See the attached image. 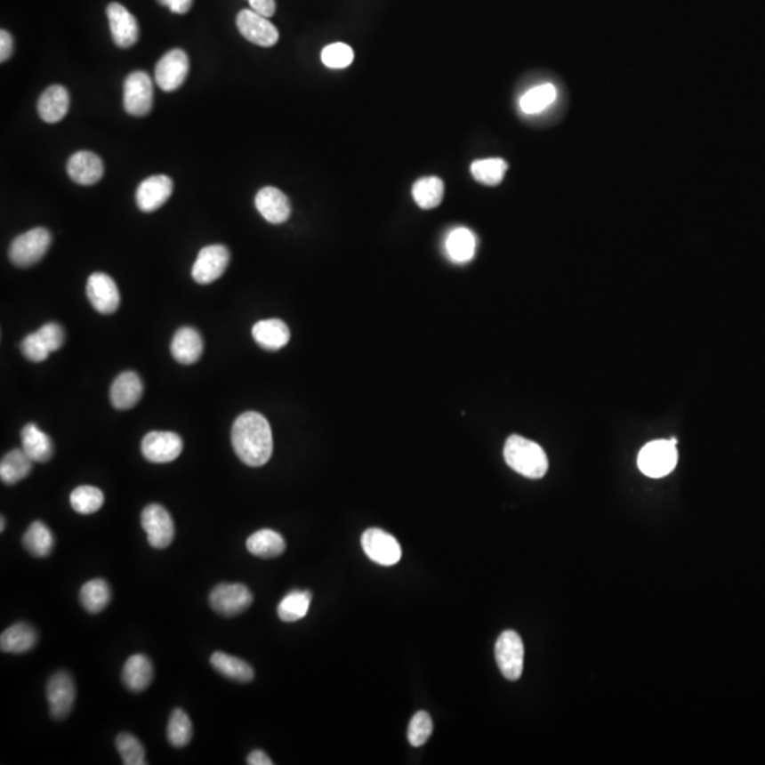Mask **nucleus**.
<instances>
[{
	"label": "nucleus",
	"instance_id": "f257e3e1",
	"mask_svg": "<svg viewBox=\"0 0 765 765\" xmlns=\"http://www.w3.org/2000/svg\"><path fill=\"white\" fill-rule=\"evenodd\" d=\"M231 444L241 463L248 466L265 465L274 449L271 427L267 418L254 411L237 417L231 428Z\"/></svg>",
	"mask_w": 765,
	"mask_h": 765
},
{
	"label": "nucleus",
	"instance_id": "f03ea898",
	"mask_svg": "<svg viewBox=\"0 0 765 765\" xmlns=\"http://www.w3.org/2000/svg\"><path fill=\"white\" fill-rule=\"evenodd\" d=\"M503 456L511 470L530 479H540L549 470V459L542 447L520 435L506 439Z\"/></svg>",
	"mask_w": 765,
	"mask_h": 765
},
{
	"label": "nucleus",
	"instance_id": "7ed1b4c3",
	"mask_svg": "<svg viewBox=\"0 0 765 765\" xmlns=\"http://www.w3.org/2000/svg\"><path fill=\"white\" fill-rule=\"evenodd\" d=\"M676 439H657L640 449L638 466L649 478H664L675 470L678 463Z\"/></svg>",
	"mask_w": 765,
	"mask_h": 765
},
{
	"label": "nucleus",
	"instance_id": "20e7f679",
	"mask_svg": "<svg viewBox=\"0 0 765 765\" xmlns=\"http://www.w3.org/2000/svg\"><path fill=\"white\" fill-rule=\"evenodd\" d=\"M52 233L43 227L28 230L14 238L9 248V258L16 267H32L44 257L52 246Z\"/></svg>",
	"mask_w": 765,
	"mask_h": 765
},
{
	"label": "nucleus",
	"instance_id": "39448f33",
	"mask_svg": "<svg viewBox=\"0 0 765 765\" xmlns=\"http://www.w3.org/2000/svg\"><path fill=\"white\" fill-rule=\"evenodd\" d=\"M495 656L502 675L508 680L513 682L522 676L525 647L518 632L504 631L501 633L495 645Z\"/></svg>",
	"mask_w": 765,
	"mask_h": 765
},
{
	"label": "nucleus",
	"instance_id": "423d86ee",
	"mask_svg": "<svg viewBox=\"0 0 765 765\" xmlns=\"http://www.w3.org/2000/svg\"><path fill=\"white\" fill-rule=\"evenodd\" d=\"M153 105V81L145 71H133L124 83V107L133 117H145Z\"/></svg>",
	"mask_w": 765,
	"mask_h": 765
},
{
	"label": "nucleus",
	"instance_id": "0eeeda50",
	"mask_svg": "<svg viewBox=\"0 0 765 765\" xmlns=\"http://www.w3.org/2000/svg\"><path fill=\"white\" fill-rule=\"evenodd\" d=\"M141 523L153 549L171 546L174 539V523L171 513L164 506L157 503L147 506L141 515Z\"/></svg>",
	"mask_w": 765,
	"mask_h": 765
},
{
	"label": "nucleus",
	"instance_id": "6e6552de",
	"mask_svg": "<svg viewBox=\"0 0 765 765\" xmlns=\"http://www.w3.org/2000/svg\"><path fill=\"white\" fill-rule=\"evenodd\" d=\"M230 262V251L221 244L202 248L191 268V277L197 284L207 286L224 274Z\"/></svg>",
	"mask_w": 765,
	"mask_h": 765
},
{
	"label": "nucleus",
	"instance_id": "1a4fd4ad",
	"mask_svg": "<svg viewBox=\"0 0 765 765\" xmlns=\"http://www.w3.org/2000/svg\"><path fill=\"white\" fill-rule=\"evenodd\" d=\"M366 556L380 566H394L401 560V546L394 536L382 529H367L362 536Z\"/></svg>",
	"mask_w": 765,
	"mask_h": 765
},
{
	"label": "nucleus",
	"instance_id": "9d476101",
	"mask_svg": "<svg viewBox=\"0 0 765 765\" xmlns=\"http://www.w3.org/2000/svg\"><path fill=\"white\" fill-rule=\"evenodd\" d=\"M190 63L186 52L173 49L167 52L155 67V81L164 91H174L181 88V84L188 78Z\"/></svg>",
	"mask_w": 765,
	"mask_h": 765
},
{
	"label": "nucleus",
	"instance_id": "9b49d317",
	"mask_svg": "<svg viewBox=\"0 0 765 765\" xmlns=\"http://www.w3.org/2000/svg\"><path fill=\"white\" fill-rule=\"evenodd\" d=\"M236 23L238 32L244 38H247L248 42L262 47H271L278 42V28H275L268 18L253 9H244L237 14Z\"/></svg>",
	"mask_w": 765,
	"mask_h": 765
},
{
	"label": "nucleus",
	"instance_id": "f8f14e48",
	"mask_svg": "<svg viewBox=\"0 0 765 765\" xmlns=\"http://www.w3.org/2000/svg\"><path fill=\"white\" fill-rule=\"evenodd\" d=\"M253 594L243 584H219L210 594V606L223 616H238L253 604Z\"/></svg>",
	"mask_w": 765,
	"mask_h": 765
},
{
	"label": "nucleus",
	"instance_id": "ddd939ff",
	"mask_svg": "<svg viewBox=\"0 0 765 765\" xmlns=\"http://www.w3.org/2000/svg\"><path fill=\"white\" fill-rule=\"evenodd\" d=\"M145 458L153 463H172L183 451V441L171 431H152L145 435L141 444Z\"/></svg>",
	"mask_w": 765,
	"mask_h": 765
},
{
	"label": "nucleus",
	"instance_id": "4468645a",
	"mask_svg": "<svg viewBox=\"0 0 765 765\" xmlns=\"http://www.w3.org/2000/svg\"><path fill=\"white\" fill-rule=\"evenodd\" d=\"M47 700L50 714L57 721H63L73 709L76 702V685L67 672H57L47 683Z\"/></svg>",
	"mask_w": 765,
	"mask_h": 765
},
{
	"label": "nucleus",
	"instance_id": "2eb2a0df",
	"mask_svg": "<svg viewBox=\"0 0 765 765\" xmlns=\"http://www.w3.org/2000/svg\"><path fill=\"white\" fill-rule=\"evenodd\" d=\"M87 296L94 310L102 315H111L121 303L119 289L114 279L104 272H94L88 278Z\"/></svg>",
	"mask_w": 765,
	"mask_h": 765
},
{
	"label": "nucleus",
	"instance_id": "dca6fc26",
	"mask_svg": "<svg viewBox=\"0 0 765 765\" xmlns=\"http://www.w3.org/2000/svg\"><path fill=\"white\" fill-rule=\"evenodd\" d=\"M107 16H109V28H111L115 44L121 49L133 47L140 38V25H138L135 16L125 6H122L121 4H115V2L107 7Z\"/></svg>",
	"mask_w": 765,
	"mask_h": 765
},
{
	"label": "nucleus",
	"instance_id": "f3484780",
	"mask_svg": "<svg viewBox=\"0 0 765 765\" xmlns=\"http://www.w3.org/2000/svg\"><path fill=\"white\" fill-rule=\"evenodd\" d=\"M173 191V181L165 174L149 176L138 186L136 205L142 212L152 213L169 200Z\"/></svg>",
	"mask_w": 765,
	"mask_h": 765
},
{
	"label": "nucleus",
	"instance_id": "a211bd4d",
	"mask_svg": "<svg viewBox=\"0 0 765 765\" xmlns=\"http://www.w3.org/2000/svg\"><path fill=\"white\" fill-rule=\"evenodd\" d=\"M67 173L71 181L81 186L95 185L104 174L101 157L88 150L74 153L67 162Z\"/></svg>",
	"mask_w": 765,
	"mask_h": 765
},
{
	"label": "nucleus",
	"instance_id": "6ab92c4d",
	"mask_svg": "<svg viewBox=\"0 0 765 765\" xmlns=\"http://www.w3.org/2000/svg\"><path fill=\"white\" fill-rule=\"evenodd\" d=\"M255 207L268 223L282 224L291 217V203L279 189L267 186L255 196Z\"/></svg>",
	"mask_w": 765,
	"mask_h": 765
},
{
	"label": "nucleus",
	"instance_id": "aec40b11",
	"mask_svg": "<svg viewBox=\"0 0 765 765\" xmlns=\"http://www.w3.org/2000/svg\"><path fill=\"white\" fill-rule=\"evenodd\" d=\"M143 382L135 372H124L114 380L109 391L111 403L117 410H129L140 403Z\"/></svg>",
	"mask_w": 765,
	"mask_h": 765
},
{
	"label": "nucleus",
	"instance_id": "412c9836",
	"mask_svg": "<svg viewBox=\"0 0 765 765\" xmlns=\"http://www.w3.org/2000/svg\"><path fill=\"white\" fill-rule=\"evenodd\" d=\"M70 109V95L63 85H52L40 95L37 112L47 124H56L66 117Z\"/></svg>",
	"mask_w": 765,
	"mask_h": 765
},
{
	"label": "nucleus",
	"instance_id": "4be33fe9",
	"mask_svg": "<svg viewBox=\"0 0 765 765\" xmlns=\"http://www.w3.org/2000/svg\"><path fill=\"white\" fill-rule=\"evenodd\" d=\"M172 356L181 365H193L202 358V336L195 327L183 326L174 334L171 344Z\"/></svg>",
	"mask_w": 765,
	"mask_h": 765
},
{
	"label": "nucleus",
	"instance_id": "5701e85b",
	"mask_svg": "<svg viewBox=\"0 0 765 765\" xmlns=\"http://www.w3.org/2000/svg\"><path fill=\"white\" fill-rule=\"evenodd\" d=\"M253 338L267 350H279L288 344L291 332L284 320L265 319L254 325Z\"/></svg>",
	"mask_w": 765,
	"mask_h": 765
},
{
	"label": "nucleus",
	"instance_id": "b1692460",
	"mask_svg": "<svg viewBox=\"0 0 765 765\" xmlns=\"http://www.w3.org/2000/svg\"><path fill=\"white\" fill-rule=\"evenodd\" d=\"M153 679L152 662L145 655H133L122 671V682L131 692H143Z\"/></svg>",
	"mask_w": 765,
	"mask_h": 765
},
{
	"label": "nucleus",
	"instance_id": "393cba45",
	"mask_svg": "<svg viewBox=\"0 0 765 765\" xmlns=\"http://www.w3.org/2000/svg\"><path fill=\"white\" fill-rule=\"evenodd\" d=\"M21 448L33 463H47L54 454L52 439L36 424H28L21 430Z\"/></svg>",
	"mask_w": 765,
	"mask_h": 765
},
{
	"label": "nucleus",
	"instance_id": "a878e982",
	"mask_svg": "<svg viewBox=\"0 0 765 765\" xmlns=\"http://www.w3.org/2000/svg\"><path fill=\"white\" fill-rule=\"evenodd\" d=\"M38 633L32 625L19 623L7 628L0 637V648L7 654H23L37 644Z\"/></svg>",
	"mask_w": 765,
	"mask_h": 765
},
{
	"label": "nucleus",
	"instance_id": "bb28decb",
	"mask_svg": "<svg viewBox=\"0 0 765 765\" xmlns=\"http://www.w3.org/2000/svg\"><path fill=\"white\" fill-rule=\"evenodd\" d=\"M33 461L20 449H12L0 463V479L6 485H14L28 477L32 471Z\"/></svg>",
	"mask_w": 765,
	"mask_h": 765
},
{
	"label": "nucleus",
	"instance_id": "cd10ccee",
	"mask_svg": "<svg viewBox=\"0 0 765 765\" xmlns=\"http://www.w3.org/2000/svg\"><path fill=\"white\" fill-rule=\"evenodd\" d=\"M210 664L219 673L236 682L248 683L254 679V669L240 657L216 652L210 657Z\"/></svg>",
	"mask_w": 765,
	"mask_h": 765
},
{
	"label": "nucleus",
	"instance_id": "c85d7f7f",
	"mask_svg": "<svg viewBox=\"0 0 765 765\" xmlns=\"http://www.w3.org/2000/svg\"><path fill=\"white\" fill-rule=\"evenodd\" d=\"M286 540L274 530L264 529L253 533L247 540V549L251 554L262 559H272L286 552Z\"/></svg>",
	"mask_w": 765,
	"mask_h": 765
},
{
	"label": "nucleus",
	"instance_id": "c756f323",
	"mask_svg": "<svg viewBox=\"0 0 765 765\" xmlns=\"http://www.w3.org/2000/svg\"><path fill=\"white\" fill-rule=\"evenodd\" d=\"M446 247L448 257L454 262L465 264V262H471L475 255L477 240H475V236L471 230L459 227V229L453 230L449 233Z\"/></svg>",
	"mask_w": 765,
	"mask_h": 765
},
{
	"label": "nucleus",
	"instance_id": "7c9ffc66",
	"mask_svg": "<svg viewBox=\"0 0 765 765\" xmlns=\"http://www.w3.org/2000/svg\"><path fill=\"white\" fill-rule=\"evenodd\" d=\"M81 606L90 614L104 611L111 601V588L102 578H94L81 587Z\"/></svg>",
	"mask_w": 765,
	"mask_h": 765
},
{
	"label": "nucleus",
	"instance_id": "2f4dec72",
	"mask_svg": "<svg viewBox=\"0 0 765 765\" xmlns=\"http://www.w3.org/2000/svg\"><path fill=\"white\" fill-rule=\"evenodd\" d=\"M413 197L421 209L439 207L444 197V181L437 176L418 179L413 186Z\"/></svg>",
	"mask_w": 765,
	"mask_h": 765
},
{
	"label": "nucleus",
	"instance_id": "473e14b6",
	"mask_svg": "<svg viewBox=\"0 0 765 765\" xmlns=\"http://www.w3.org/2000/svg\"><path fill=\"white\" fill-rule=\"evenodd\" d=\"M23 546L35 557H47L54 549V536L44 523L33 522L23 536Z\"/></svg>",
	"mask_w": 765,
	"mask_h": 765
},
{
	"label": "nucleus",
	"instance_id": "72a5a7b5",
	"mask_svg": "<svg viewBox=\"0 0 765 765\" xmlns=\"http://www.w3.org/2000/svg\"><path fill=\"white\" fill-rule=\"evenodd\" d=\"M310 601H312L310 592L295 590V592H289L279 602V619L284 621V623H296V621H300L310 611Z\"/></svg>",
	"mask_w": 765,
	"mask_h": 765
},
{
	"label": "nucleus",
	"instance_id": "f704fd0d",
	"mask_svg": "<svg viewBox=\"0 0 765 765\" xmlns=\"http://www.w3.org/2000/svg\"><path fill=\"white\" fill-rule=\"evenodd\" d=\"M508 167V162L501 159V157L475 160L471 165V173H472L473 179L482 185L497 186L503 181Z\"/></svg>",
	"mask_w": 765,
	"mask_h": 765
},
{
	"label": "nucleus",
	"instance_id": "c9c22d12",
	"mask_svg": "<svg viewBox=\"0 0 765 765\" xmlns=\"http://www.w3.org/2000/svg\"><path fill=\"white\" fill-rule=\"evenodd\" d=\"M556 98L557 90L553 84H542L520 98V109L525 114H539L553 104Z\"/></svg>",
	"mask_w": 765,
	"mask_h": 765
},
{
	"label": "nucleus",
	"instance_id": "e433bc0d",
	"mask_svg": "<svg viewBox=\"0 0 765 765\" xmlns=\"http://www.w3.org/2000/svg\"><path fill=\"white\" fill-rule=\"evenodd\" d=\"M70 502L76 513L91 515L102 508L104 494L98 487L83 485L71 492Z\"/></svg>",
	"mask_w": 765,
	"mask_h": 765
},
{
	"label": "nucleus",
	"instance_id": "4c0bfd02",
	"mask_svg": "<svg viewBox=\"0 0 765 765\" xmlns=\"http://www.w3.org/2000/svg\"><path fill=\"white\" fill-rule=\"evenodd\" d=\"M193 727L190 719L181 709H174L167 723V740L173 747L181 748L190 743Z\"/></svg>",
	"mask_w": 765,
	"mask_h": 765
},
{
	"label": "nucleus",
	"instance_id": "58836bf2",
	"mask_svg": "<svg viewBox=\"0 0 765 765\" xmlns=\"http://www.w3.org/2000/svg\"><path fill=\"white\" fill-rule=\"evenodd\" d=\"M117 748L125 765H145V748L133 734L122 733L117 737Z\"/></svg>",
	"mask_w": 765,
	"mask_h": 765
},
{
	"label": "nucleus",
	"instance_id": "ea45409f",
	"mask_svg": "<svg viewBox=\"0 0 765 765\" xmlns=\"http://www.w3.org/2000/svg\"><path fill=\"white\" fill-rule=\"evenodd\" d=\"M355 59V52L350 45L344 43H334L322 50V61L329 68H346Z\"/></svg>",
	"mask_w": 765,
	"mask_h": 765
},
{
	"label": "nucleus",
	"instance_id": "a19ab883",
	"mask_svg": "<svg viewBox=\"0 0 765 765\" xmlns=\"http://www.w3.org/2000/svg\"><path fill=\"white\" fill-rule=\"evenodd\" d=\"M432 719L427 712H418L411 719L408 726V741L413 747H421L427 743L432 734Z\"/></svg>",
	"mask_w": 765,
	"mask_h": 765
},
{
	"label": "nucleus",
	"instance_id": "79ce46f5",
	"mask_svg": "<svg viewBox=\"0 0 765 765\" xmlns=\"http://www.w3.org/2000/svg\"><path fill=\"white\" fill-rule=\"evenodd\" d=\"M20 350L26 358L30 362L40 363L44 362L45 358H49L52 351L45 346L44 342L40 338L37 332L26 336L20 343Z\"/></svg>",
	"mask_w": 765,
	"mask_h": 765
},
{
	"label": "nucleus",
	"instance_id": "37998d69",
	"mask_svg": "<svg viewBox=\"0 0 765 765\" xmlns=\"http://www.w3.org/2000/svg\"><path fill=\"white\" fill-rule=\"evenodd\" d=\"M37 334H40V338L44 342L45 346L49 348L50 351L59 350L63 346L64 341H66V334H64L63 327H61V325L54 324V322L43 325L38 329Z\"/></svg>",
	"mask_w": 765,
	"mask_h": 765
},
{
	"label": "nucleus",
	"instance_id": "c03bdc74",
	"mask_svg": "<svg viewBox=\"0 0 765 765\" xmlns=\"http://www.w3.org/2000/svg\"><path fill=\"white\" fill-rule=\"evenodd\" d=\"M247 2L250 4L251 9L262 16H265V18L274 16L275 7H277L275 0H247Z\"/></svg>",
	"mask_w": 765,
	"mask_h": 765
},
{
	"label": "nucleus",
	"instance_id": "a18cd8bd",
	"mask_svg": "<svg viewBox=\"0 0 765 765\" xmlns=\"http://www.w3.org/2000/svg\"><path fill=\"white\" fill-rule=\"evenodd\" d=\"M157 4L167 7L172 13L186 14L190 11L193 0H157Z\"/></svg>",
	"mask_w": 765,
	"mask_h": 765
},
{
	"label": "nucleus",
	"instance_id": "49530a36",
	"mask_svg": "<svg viewBox=\"0 0 765 765\" xmlns=\"http://www.w3.org/2000/svg\"><path fill=\"white\" fill-rule=\"evenodd\" d=\"M13 52V37L7 30L0 32V61L4 63L6 60L11 59Z\"/></svg>",
	"mask_w": 765,
	"mask_h": 765
},
{
	"label": "nucleus",
	"instance_id": "de8ad7c7",
	"mask_svg": "<svg viewBox=\"0 0 765 765\" xmlns=\"http://www.w3.org/2000/svg\"><path fill=\"white\" fill-rule=\"evenodd\" d=\"M247 764L250 765H272L271 759L262 750H254L248 755Z\"/></svg>",
	"mask_w": 765,
	"mask_h": 765
},
{
	"label": "nucleus",
	"instance_id": "09e8293b",
	"mask_svg": "<svg viewBox=\"0 0 765 765\" xmlns=\"http://www.w3.org/2000/svg\"><path fill=\"white\" fill-rule=\"evenodd\" d=\"M4 526H6V520H4V518H2V520H0V532H4Z\"/></svg>",
	"mask_w": 765,
	"mask_h": 765
}]
</instances>
